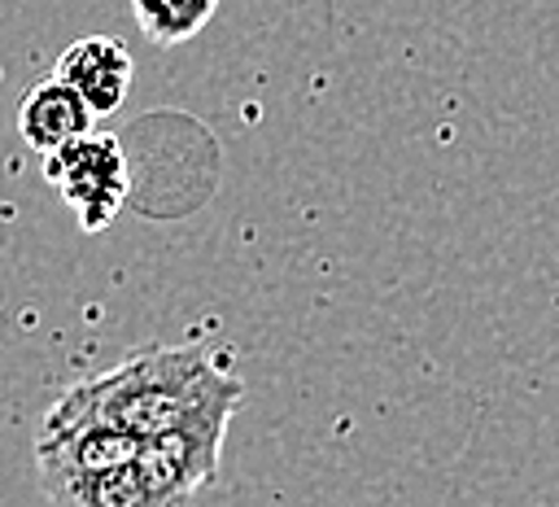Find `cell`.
I'll list each match as a JSON object with an SVG mask.
<instances>
[{"label":"cell","mask_w":559,"mask_h":507,"mask_svg":"<svg viewBox=\"0 0 559 507\" xmlns=\"http://www.w3.org/2000/svg\"><path fill=\"white\" fill-rule=\"evenodd\" d=\"M245 380L205 345H153L70 385L44 415V428L109 424L131 437H157L210 411H236Z\"/></svg>","instance_id":"6da1fadb"},{"label":"cell","mask_w":559,"mask_h":507,"mask_svg":"<svg viewBox=\"0 0 559 507\" xmlns=\"http://www.w3.org/2000/svg\"><path fill=\"white\" fill-rule=\"evenodd\" d=\"M44 179L74 210L83 232H105L127 201V153L118 135L87 127L44 153Z\"/></svg>","instance_id":"7a4b0ae2"},{"label":"cell","mask_w":559,"mask_h":507,"mask_svg":"<svg viewBox=\"0 0 559 507\" xmlns=\"http://www.w3.org/2000/svg\"><path fill=\"white\" fill-rule=\"evenodd\" d=\"M231 415L236 411H210V415L166 428L157 437H140L135 468L148 490V507L188 503L197 490H205L214 481Z\"/></svg>","instance_id":"3957f363"},{"label":"cell","mask_w":559,"mask_h":507,"mask_svg":"<svg viewBox=\"0 0 559 507\" xmlns=\"http://www.w3.org/2000/svg\"><path fill=\"white\" fill-rule=\"evenodd\" d=\"M57 79H66L83 105L92 109V118H109L127 92H131V74H135V61L127 52L122 39L114 35H83L74 39L61 57H57Z\"/></svg>","instance_id":"277c9868"},{"label":"cell","mask_w":559,"mask_h":507,"mask_svg":"<svg viewBox=\"0 0 559 507\" xmlns=\"http://www.w3.org/2000/svg\"><path fill=\"white\" fill-rule=\"evenodd\" d=\"M92 122H96V118H92V109L83 105V96H79L66 79H57V74L31 83L26 96L17 101V135H22V144H26L31 153H39V157L52 153L57 144L74 140V135L87 131Z\"/></svg>","instance_id":"5b68a950"},{"label":"cell","mask_w":559,"mask_h":507,"mask_svg":"<svg viewBox=\"0 0 559 507\" xmlns=\"http://www.w3.org/2000/svg\"><path fill=\"white\" fill-rule=\"evenodd\" d=\"M131 13L148 44L175 48L197 39L210 26V17L218 13V0H131Z\"/></svg>","instance_id":"8992f818"}]
</instances>
